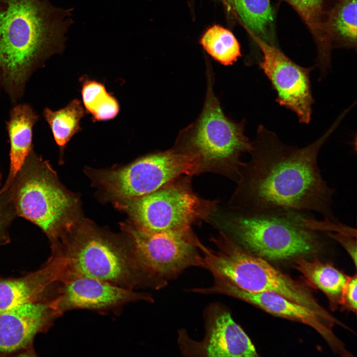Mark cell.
I'll use <instances>...</instances> for the list:
<instances>
[{
    "instance_id": "cell-1",
    "label": "cell",
    "mask_w": 357,
    "mask_h": 357,
    "mask_svg": "<svg viewBox=\"0 0 357 357\" xmlns=\"http://www.w3.org/2000/svg\"><path fill=\"white\" fill-rule=\"evenodd\" d=\"M346 114L343 112L321 136L301 148L285 144L275 133L259 125L249 152L251 158L240 168L228 207L313 211L337 222L332 209L334 190L323 178L317 157Z\"/></svg>"
},
{
    "instance_id": "cell-2",
    "label": "cell",
    "mask_w": 357,
    "mask_h": 357,
    "mask_svg": "<svg viewBox=\"0 0 357 357\" xmlns=\"http://www.w3.org/2000/svg\"><path fill=\"white\" fill-rule=\"evenodd\" d=\"M72 11L50 0H0V83L12 101L35 70L63 52Z\"/></svg>"
},
{
    "instance_id": "cell-3",
    "label": "cell",
    "mask_w": 357,
    "mask_h": 357,
    "mask_svg": "<svg viewBox=\"0 0 357 357\" xmlns=\"http://www.w3.org/2000/svg\"><path fill=\"white\" fill-rule=\"evenodd\" d=\"M305 211H246L219 207L208 223L247 252L265 259L287 260L314 254L321 233L306 224Z\"/></svg>"
},
{
    "instance_id": "cell-4",
    "label": "cell",
    "mask_w": 357,
    "mask_h": 357,
    "mask_svg": "<svg viewBox=\"0 0 357 357\" xmlns=\"http://www.w3.org/2000/svg\"><path fill=\"white\" fill-rule=\"evenodd\" d=\"M51 246V253L59 256L63 264L61 283L84 277L133 290L153 289L128 240L122 241L79 217Z\"/></svg>"
},
{
    "instance_id": "cell-5",
    "label": "cell",
    "mask_w": 357,
    "mask_h": 357,
    "mask_svg": "<svg viewBox=\"0 0 357 357\" xmlns=\"http://www.w3.org/2000/svg\"><path fill=\"white\" fill-rule=\"evenodd\" d=\"M213 86L214 75L208 71L202 111L179 132L172 148L192 157L200 174L214 173L237 182L243 164L241 156L249 153L252 142L244 133V122H235L225 115Z\"/></svg>"
},
{
    "instance_id": "cell-6",
    "label": "cell",
    "mask_w": 357,
    "mask_h": 357,
    "mask_svg": "<svg viewBox=\"0 0 357 357\" xmlns=\"http://www.w3.org/2000/svg\"><path fill=\"white\" fill-rule=\"evenodd\" d=\"M216 246H204L205 269L213 277L225 280L251 292H271L309 308L329 324H343L324 308L303 284L277 269L262 257L252 254L218 231L210 238Z\"/></svg>"
},
{
    "instance_id": "cell-7",
    "label": "cell",
    "mask_w": 357,
    "mask_h": 357,
    "mask_svg": "<svg viewBox=\"0 0 357 357\" xmlns=\"http://www.w3.org/2000/svg\"><path fill=\"white\" fill-rule=\"evenodd\" d=\"M8 188L17 217L39 227L51 243L79 217L74 195L50 163L33 150Z\"/></svg>"
},
{
    "instance_id": "cell-8",
    "label": "cell",
    "mask_w": 357,
    "mask_h": 357,
    "mask_svg": "<svg viewBox=\"0 0 357 357\" xmlns=\"http://www.w3.org/2000/svg\"><path fill=\"white\" fill-rule=\"evenodd\" d=\"M193 176L183 175L145 195L115 201L131 223L151 232L190 233L192 226L208 222L219 201L203 198L193 190Z\"/></svg>"
},
{
    "instance_id": "cell-9",
    "label": "cell",
    "mask_w": 357,
    "mask_h": 357,
    "mask_svg": "<svg viewBox=\"0 0 357 357\" xmlns=\"http://www.w3.org/2000/svg\"><path fill=\"white\" fill-rule=\"evenodd\" d=\"M200 174L192 157L173 148L148 154L122 167L92 171L90 174L114 202L145 195L183 175Z\"/></svg>"
},
{
    "instance_id": "cell-10",
    "label": "cell",
    "mask_w": 357,
    "mask_h": 357,
    "mask_svg": "<svg viewBox=\"0 0 357 357\" xmlns=\"http://www.w3.org/2000/svg\"><path fill=\"white\" fill-rule=\"evenodd\" d=\"M121 227L155 290L166 286L188 268H205L199 249L202 243L194 232H151L131 223Z\"/></svg>"
},
{
    "instance_id": "cell-11",
    "label": "cell",
    "mask_w": 357,
    "mask_h": 357,
    "mask_svg": "<svg viewBox=\"0 0 357 357\" xmlns=\"http://www.w3.org/2000/svg\"><path fill=\"white\" fill-rule=\"evenodd\" d=\"M256 41L263 55L260 66L276 93V101L294 112L300 123H309L314 103L310 78L312 68L298 65L260 38Z\"/></svg>"
},
{
    "instance_id": "cell-12",
    "label": "cell",
    "mask_w": 357,
    "mask_h": 357,
    "mask_svg": "<svg viewBox=\"0 0 357 357\" xmlns=\"http://www.w3.org/2000/svg\"><path fill=\"white\" fill-rule=\"evenodd\" d=\"M205 334L201 341L178 331V344L182 354L191 357H257L251 341L232 317L229 310L218 304L205 313Z\"/></svg>"
},
{
    "instance_id": "cell-13",
    "label": "cell",
    "mask_w": 357,
    "mask_h": 357,
    "mask_svg": "<svg viewBox=\"0 0 357 357\" xmlns=\"http://www.w3.org/2000/svg\"><path fill=\"white\" fill-rule=\"evenodd\" d=\"M61 283L54 298L60 315L72 309L104 310L129 302L152 300L146 294L93 278L75 277Z\"/></svg>"
},
{
    "instance_id": "cell-14",
    "label": "cell",
    "mask_w": 357,
    "mask_h": 357,
    "mask_svg": "<svg viewBox=\"0 0 357 357\" xmlns=\"http://www.w3.org/2000/svg\"><path fill=\"white\" fill-rule=\"evenodd\" d=\"M214 279L211 286L198 288V293L225 295L249 303L273 315L300 321L315 329L334 350L340 353H346L341 341L329 325L306 307L275 293L248 292L225 280L215 277Z\"/></svg>"
},
{
    "instance_id": "cell-15",
    "label": "cell",
    "mask_w": 357,
    "mask_h": 357,
    "mask_svg": "<svg viewBox=\"0 0 357 357\" xmlns=\"http://www.w3.org/2000/svg\"><path fill=\"white\" fill-rule=\"evenodd\" d=\"M54 298L23 304L0 312V356L27 349L36 335L60 315Z\"/></svg>"
},
{
    "instance_id": "cell-16",
    "label": "cell",
    "mask_w": 357,
    "mask_h": 357,
    "mask_svg": "<svg viewBox=\"0 0 357 357\" xmlns=\"http://www.w3.org/2000/svg\"><path fill=\"white\" fill-rule=\"evenodd\" d=\"M62 270L60 259L51 255L38 270L21 278L0 280V312L42 300L51 286L60 282Z\"/></svg>"
},
{
    "instance_id": "cell-17",
    "label": "cell",
    "mask_w": 357,
    "mask_h": 357,
    "mask_svg": "<svg viewBox=\"0 0 357 357\" xmlns=\"http://www.w3.org/2000/svg\"><path fill=\"white\" fill-rule=\"evenodd\" d=\"M39 116L31 106L18 104L13 108L6 123L10 143L9 171L0 191L7 189L32 149L33 127Z\"/></svg>"
},
{
    "instance_id": "cell-18",
    "label": "cell",
    "mask_w": 357,
    "mask_h": 357,
    "mask_svg": "<svg viewBox=\"0 0 357 357\" xmlns=\"http://www.w3.org/2000/svg\"><path fill=\"white\" fill-rule=\"evenodd\" d=\"M294 267L302 275L306 284L321 291L335 306L343 305L345 288L350 276L330 263H323L315 258L309 260L299 257Z\"/></svg>"
},
{
    "instance_id": "cell-19",
    "label": "cell",
    "mask_w": 357,
    "mask_h": 357,
    "mask_svg": "<svg viewBox=\"0 0 357 357\" xmlns=\"http://www.w3.org/2000/svg\"><path fill=\"white\" fill-rule=\"evenodd\" d=\"M85 110L80 100L76 99L65 107L53 111L46 108L43 116L51 129L57 145L63 150L71 137L80 130V122Z\"/></svg>"
},
{
    "instance_id": "cell-20",
    "label": "cell",
    "mask_w": 357,
    "mask_h": 357,
    "mask_svg": "<svg viewBox=\"0 0 357 357\" xmlns=\"http://www.w3.org/2000/svg\"><path fill=\"white\" fill-rule=\"evenodd\" d=\"M200 43L215 60L224 65L233 64L240 56L239 44L227 29L215 25L205 32Z\"/></svg>"
},
{
    "instance_id": "cell-21",
    "label": "cell",
    "mask_w": 357,
    "mask_h": 357,
    "mask_svg": "<svg viewBox=\"0 0 357 357\" xmlns=\"http://www.w3.org/2000/svg\"><path fill=\"white\" fill-rule=\"evenodd\" d=\"M239 17L253 33L264 35L274 19L270 0H234Z\"/></svg>"
},
{
    "instance_id": "cell-22",
    "label": "cell",
    "mask_w": 357,
    "mask_h": 357,
    "mask_svg": "<svg viewBox=\"0 0 357 357\" xmlns=\"http://www.w3.org/2000/svg\"><path fill=\"white\" fill-rule=\"evenodd\" d=\"M331 26L338 35L351 42L357 39V0H341L333 10Z\"/></svg>"
},
{
    "instance_id": "cell-23",
    "label": "cell",
    "mask_w": 357,
    "mask_h": 357,
    "mask_svg": "<svg viewBox=\"0 0 357 357\" xmlns=\"http://www.w3.org/2000/svg\"><path fill=\"white\" fill-rule=\"evenodd\" d=\"M81 94L85 110L91 115L110 94L108 93L104 84L89 79L83 80Z\"/></svg>"
},
{
    "instance_id": "cell-24",
    "label": "cell",
    "mask_w": 357,
    "mask_h": 357,
    "mask_svg": "<svg viewBox=\"0 0 357 357\" xmlns=\"http://www.w3.org/2000/svg\"><path fill=\"white\" fill-rule=\"evenodd\" d=\"M16 217L17 214L9 188L0 191V245L10 242L9 229Z\"/></svg>"
},
{
    "instance_id": "cell-25",
    "label": "cell",
    "mask_w": 357,
    "mask_h": 357,
    "mask_svg": "<svg viewBox=\"0 0 357 357\" xmlns=\"http://www.w3.org/2000/svg\"><path fill=\"white\" fill-rule=\"evenodd\" d=\"M299 13L310 28L319 29L323 0H286Z\"/></svg>"
},
{
    "instance_id": "cell-26",
    "label": "cell",
    "mask_w": 357,
    "mask_h": 357,
    "mask_svg": "<svg viewBox=\"0 0 357 357\" xmlns=\"http://www.w3.org/2000/svg\"><path fill=\"white\" fill-rule=\"evenodd\" d=\"M119 111V106L117 99L111 94L105 102L91 115L94 121L107 120L115 118Z\"/></svg>"
},
{
    "instance_id": "cell-27",
    "label": "cell",
    "mask_w": 357,
    "mask_h": 357,
    "mask_svg": "<svg viewBox=\"0 0 357 357\" xmlns=\"http://www.w3.org/2000/svg\"><path fill=\"white\" fill-rule=\"evenodd\" d=\"M326 235L339 242L347 250L357 265V240L355 237L347 234L327 232Z\"/></svg>"
},
{
    "instance_id": "cell-28",
    "label": "cell",
    "mask_w": 357,
    "mask_h": 357,
    "mask_svg": "<svg viewBox=\"0 0 357 357\" xmlns=\"http://www.w3.org/2000/svg\"><path fill=\"white\" fill-rule=\"evenodd\" d=\"M357 275L350 276L345 288L343 305H346L355 312L357 310Z\"/></svg>"
},
{
    "instance_id": "cell-29",
    "label": "cell",
    "mask_w": 357,
    "mask_h": 357,
    "mask_svg": "<svg viewBox=\"0 0 357 357\" xmlns=\"http://www.w3.org/2000/svg\"><path fill=\"white\" fill-rule=\"evenodd\" d=\"M0 179H1V175H0Z\"/></svg>"
}]
</instances>
